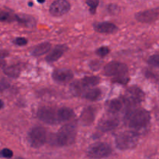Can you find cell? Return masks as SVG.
<instances>
[{
	"mask_svg": "<svg viewBox=\"0 0 159 159\" xmlns=\"http://www.w3.org/2000/svg\"><path fill=\"white\" fill-rule=\"evenodd\" d=\"M77 135V128L75 124H68L64 125L56 134L52 136L51 143L53 145L65 147L74 143Z\"/></svg>",
	"mask_w": 159,
	"mask_h": 159,
	"instance_id": "1",
	"label": "cell"
},
{
	"mask_svg": "<svg viewBox=\"0 0 159 159\" xmlns=\"http://www.w3.org/2000/svg\"><path fill=\"white\" fill-rule=\"evenodd\" d=\"M151 116L148 111L144 109H137L132 112L128 117V125L130 128L138 132L148 125ZM139 134V133H138Z\"/></svg>",
	"mask_w": 159,
	"mask_h": 159,
	"instance_id": "2",
	"label": "cell"
},
{
	"mask_svg": "<svg viewBox=\"0 0 159 159\" xmlns=\"http://www.w3.org/2000/svg\"><path fill=\"white\" fill-rule=\"evenodd\" d=\"M139 141V134L134 130H127L120 133L115 139V143L120 150H129L135 148Z\"/></svg>",
	"mask_w": 159,
	"mask_h": 159,
	"instance_id": "3",
	"label": "cell"
},
{
	"mask_svg": "<svg viewBox=\"0 0 159 159\" xmlns=\"http://www.w3.org/2000/svg\"><path fill=\"white\" fill-rule=\"evenodd\" d=\"M111 153V147L108 144L103 142L95 143L90 145L86 151L87 156L93 159L107 158Z\"/></svg>",
	"mask_w": 159,
	"mask_h": 159,
	"instance_id": "4",
	"label": "cell"
},
{
	"mask_svg": "<svg viewBox=\"0 0 159 159\" xmlns=\"http://www.w3.org/2000/svg\"><path fill=\"white\" fill-rule=\"evenodd\" d=\"M28 141L33 148H38L43 146L47 141V132L43 127H36L28 134Z\"/></svg>",
	"mask_w": 159,
	"mask_h": 159,
	"instance_id": "5",
	"label": "cell"
},
{
	"mask_svg": "<svg viewBox=\"0 0 159 159\" xmlns=\"http://www.w3.org/2000/svg\"><path fill=\"white\" fill-rule=\"evenodd\" d=\"M105 75L110 77H120L127 75L128 72V68L125 64L117 61H112L107 64L104 68Z\"/></svg>",
	"mask_w": 159,
	"mask_h": 159,
	"instance_id": "6",
	"label": "cell"
},
{
	"mask_svg": "<svg viewBox=\"0 0 159 159\" xmlns=\"http://www.w3.org/2000/svg\"><path fill=\"white\" fill-rule=\"evenodd\" d=\"M37 116L43 122L48 124H58L57 110L49 107H41L37 112Z\"/></svg>",
	"mask_w": 159,
	"mask_h": 159,
	"instance_id": "7",
	"label": "cell"
},
{
	"mask_svg": "<svg viewBox=\"0 0 159 159\" xmlns=\"http://www.w3.org/2000/svg\"><path fill=\"white\" fill-rule=\"evenodd\" d=\"M144 97V96L143 92L138 87L133 86L127 90L124 99L128 104L135 105V104H138L142 102Z\"/></svg>",
	"mask_w": 159,
	"mask_h": 159,
	"instance_id": "8",
	"label": "cell"
},
{
	"mask_svg": "<svg viewBox=\"0 0 159 159\" xmlns=\"http://www.w3.org/2000/svg\"><path fill=\"white\" fill-rule=\"evenodd\" d=\"M71 5L67 0H55L50 6V12L54 16H61L70 10Z\"/></svg>",
	"mask_w": 159,
	"mask_h": 159,
	"instance_id": "9",
	"label": "cell"
},
{
	"mask_svg": "<svg viewBox=\"0 0 159 159\" xmlns=\"http://www.w3.org/2000/svg\"><path fill=\"white\" fill-rule=\"evenodd\" d=\"M135 18L141 23H149L155 22L158 18V9L156 8V9H148V10L140 12L136 14Z\"/></svg>",
	"mask_w": 159,
	"mask_h": 159,
	"instance_id": "10",
	"label": "cell"
},
{
	"mask_svg": "<svg viewBox=\"0 0 159 159\" xmlns=\"http://www.w3.org/2000/svg\"><path fill=\"white\" fill-rule=\"evenodd\" d=\"M72 71L67 68H61V69H57L53 72L52 77L54 81L60 83H66V82H70L73 79Z\"/></svg>",
	"mask_w": 159,
	"mask_h": 159,
	"instance_id": "11",
	"label": "cell"
},
{
	"mask_svg": "<svg viewBox=\"0 0 159 159\" xmlns=\"http://www.w3.org/2000/svg\"><path fill=\"white\" fill-rule=\"evenodd\" d=\"M119 125V120L113 116H107L101 120L98 125V129L102 132H108L113 130Z\"/></svg>",
	"mask_w": 159,
	"mask_h": 159,
	"instance_id": "12",
	"label": "cell"
},
{
	"mask_svg": "<svg viewBox=\"0 0 159 159\" xmlns=\"http://www.w3.org/2000/svg\"><path fill=\"white\" fill-rule=\"evenodd\" d=\"M93 28L96 32L100 33V34H113L117 30L116 25L110 22L96 23L93 24Z\"/></svg>",
	"mask_w": 159,
	"mask_h": 159,
	"instance_id": "13",
	"label": "cell"
},
{
	"mask_svg": "<svg viewBox=\"0 0 159 159\" xmlns=\"http://www.w3.org/2000/svg\"><path fill=\"white\" fill-rule=\"evenodd\" d=\"M96 116V110L93 107H88L85 109L80 116V121L83 125L88 126L93 124Z\"/></svg>",
	"mask_w": 159,
	"mask_h": 159,
	"instance_id": "14",
	"label": "cell"
},
{
	"mask_svg": "<svg viewBox=\"0 0 159 159\" xmlns=\"http://www.w3.org/2000/svg\"><path fill=\"white\" fill-rule=\"evenodd\" d=\"M67 51L66 45H57L51 53L46 57V61L48 62H54L58 60L61 57H62L65 51Z\"/></svg>",
	"mask_w": 159,
	"mask_h": 159,
	"instance_id": "15",
	"label": "cell"
},
{
	"mask_svg": "<svg viewBox=\"0 0 159 159\" xmlns=\"http://www.w3.org/2000/svg\"><path fill=\"white\" fill-rule=\"evenodd\" d=\"M99 81H100V79L99 77H96V76H89V77L83 78L82 80L79 81V83L81 85V87H82L84 92L85 90L88 89H90L92 87H94L96 85H97L99 83Z\"/></svg>",
	"mask_w": 159,
	"mask_h": 159,
	"instance_id": "16",
	"label": "cell"
},
{
	"mask_svg": "<svg viewBox=\"0 0 159 159\" xmlns=\"http://www.w3.org/2000/svg\"><path fill=\"white\" fill-rule=\"evenodd\" d=\"M73 116H74V112L71 108L62 107L57 110V118H58L59 123L69 120L73 117Z\"/></svg>",
	"mask_w": 159,
	"mask_h": 159,
	"instance_id": "17",
	"label": "cell"
},
{
	"mask_svg": "<svg viewBox=\"0 0 159 159\" xmlns=\"http://www.w3.org/2000/svg\"><path fill=\"white\" fill-rule=\"evenodd\" d=\"M51 44L49 42H43V43L38 44L34 47L31 51V54L34 56H41L48 53L51 49Z\"/></svg>",
	"mask_w": 159,
	"mask_h": 159,
	"instance_id": "18",
	"label": "cell"
},
{
	"mask_svg": "<svg viewBox=\"0 0 159 159\" xmlns=\"http://www.w3.org/2000/svg\"><path fill=\"white\" fill-rule=\"evenodd\" d=\"M81 96L89 100L95 101L99 99V96H101V90L99 89L90 88L85 90Z\"/></svg>",
	"mask_w": 159,
	"mask_h": 159,
	"instance_id": "19",
	"label": "cell"
},
{
	"mask_svg": "<svg viewBox=\"0 0 159 159\" xmlns=\"http://www.w3.org/2000/svg\"><path fill=\"white\" fill-rule=\"evenodd\" d=\"M122 102L119 99H112L107 103V110L111 114L118 113L122 108Z\"/></svg>",
	"mask_w": 159,
	"mask_h": 159,
	"instance_id": "20",
	"label": "cell"
},
{
	"mask_svg": "<svg viewBox=\"0 0 159 159\" xmlns=\"http://www.w3.org/2000/svg\"><path fill=\"white\" fill-rule=\"evenodd\" d=\"M15 20L18 21L19 23H23V25L26 26L27 27H31V26H34V24H35L34 19L32 16H30L15 15Z\"/></svg>",
	"mask_w": 159,
	"mask_h": 159,
	"instance_id": "21",
	"label": "cell"
},
{
	"mask_svg": "<svg viewBox=\"0 0 159 159\" xmlns=\"http://www.w3.org/2000/svg\"><path fill=\"white\" fill-rule=\"evenodd\" d=\"M4 73L11 78H17L20 74V68L18 65H12L4 69Z\"/></svg>",
	"mask_w": 159,
	"mask_h": 159,
	"instance_id": "22",
	"label": "cell"
},
{
	"mask_svg": "<svg viewBox=\"0 0 159 159\" xmlns=\"http://www.w3.org/2000/svg\"><path fill=\"white\" fill-rule=\"evenodd\" d=\"M15 20V15L6 10H0V21L12 22Z\"/></svg>",
	"mask_w": 159,
	"mask_h": 159,
	"instance_id": "23",
	"label": "cell"
},
{
	"mask_svg": "<svg viewBox=\"0 0 159 159\" xmlns=\"http://www.w3.org/2000/svg\"><path fill=\"white\" fill-rule=\"evenodd\" d=\"M99 2V0H87L86 1V4L88 5L89 7L90 12H91L92 14H94L95 12H96V8L98 7Z\"/></svg>",
	"mask_w": 159,
	"mask_h": 159,
	"instance_id": "24",
	"label": "cell"
},
{
	"mask_svg": "<svg viewBox=\"0 0 159 159\" xmlns=\"http://www.w3.org/2000/svg\"><path fill=\"white\" fill-rule=\"evenodd\" d=\"M148 63L153 67L158 68L159 66V56L158 54H155L153 56H151L148 60Z\"/></svg>",
	"mask_w": 159,
	"mask_h": 159,
	"instance_id": "25",
	"label": "cell"
},
{
	"mask_svg": "<svg viewBox=\"0 0 159 159\" xmlns=\"http://www.w3.org/2000/svg\"><path fill=\"white\" fill-rule=\"evenodd\" d=\"M13 156V152L12 150L9 148H4L2 151H0V157L4 158H11Z\"/></svg>",
	"mask_w": 159,
	"mask_h": 159,
	"instance_id": "26",
	"label": "cell"
},
{
	"mask_svg": "<svg viewBox=\"0 0 159 159\" xmlns=\"http://www.w3.org/2000/svg\"><path fill=\"white\" fill-rule=\"evenodd\" d=\"M110 53V48L108 47H101L96 51V54L100 57H105Z\"/></svg>",
	"mask_w": 159,
	"mask_h": 159,
	"instance_id": "27",
	"label": "cell"
},
{
	"mask_svg": "<svg viewBox=\"0 0 159 159\" xmlns=\"http://www.w3.org/2000/svg\"><path fill=\"white\" fill-rule=\"evenodd\" d=\"M27 40L24 37H17L13 40V43L18 46H24L27 43Z\"/></svg>",
	"mask_w": 159,
	"mask_h": 159,
	"instance_id": "28",
	"label": "cell"
},
{
	"mask_svg": "<svg viewBox=\"0 0 159 159\" xmlns=\"http://www.w3.org/2000/svg\"><path fill=\"white\" fill-rule=\"evenodd\" d=\"M113 81L115 82H118V83L120 84H127L129 82V78L127 75L120 76V77L114 78V80Z\"/></svg>",
	"mask_w": 159,
	"mask_h": 159,
	"instance_id": "29",
	"label": "cell"
},
{
	"mask_svg": "<svg viewBox=\"0 0 159 159\" xmlns=\"http://www.w3.org/2000/svg\"><path fill=\"white\" fill-rule=\"evenodd\" d=\"M119 11V9H118V6H116V5H110L109 6V12H110L113 14L117 13V12Z\"/></svg>",
	"mask_w": 159,
	"mask_h": 159,
	"instance_id": "30",
	"label": "cell"
},
{
	"mask_svg": "<svg viewBox=\"0 0 159 159\" xmlns=\"http://www.w3.org/2000/svg\"><path fill=\"white\" fill-rule=\"evenodd\" d=\"M9 87V83L5 80H0V92L3 91Z\"/></svg>",
	"mask_w": 159,
	"mask_h": 159,
	"instance_id": "31",
	"label": "cell"
},
{
	"mask_svg": "<svg viewBox=\"0 0 159 159\" xmlns=\"http://www.w3.org/2000/svg\"><path fill=\"white\" fill-rule=\"evenodd\" d=\"M9 55V52L5 50H0V59H3L4 57H7Z\"/></svg>",
	"mask_w": 159,
	"mask_h": 159,
	"instance_id": "32",
	"label": "cell"
},
{
	"mask_svg": "<svg viewBox=\"0 0 159 159\" xmlns=\"http://www.w3.org/2000/svg\"><path fill=\"white\" fill-rule=\"evenodd\" d=\"M5 66H6V61L2 59H0V68H2Z\"/></svg>",
	"mask_w": 159,
	"mask_h": 159,
	"instance_id": "33",
	"label": "cell"
},
{
	"mask_svg": "<svg viewBox=\"0 0 159 159\" xmlns=\"http://www.w3.org/2000/svg\"><path fill=\"white\" fill-rule=\"evenodd\" d=\"M3 107H4V102H2V100H1V99H0V110H1V109H2Z\"/></svg>",
	"mask_w": 159,
	"mask_h": 159,
	"instance_id": "34",
	"label": "cell"
},
{
	"mask_svg": "<svg viewBox=\"0 0 159 159\" xmlns=\"http://www.w3.org/2000/svg\"><path fill=\"white\" fill-rule=\"evenodd\" d=\"M37 2H38L39 3H40V4H42V3H43L45 2V0H37Z\"/></svg>",
	"mask_w": 159,
	"mask_h": 159,
	"instance_id": "35",
	"label": "cell"
},
{
	"mask_svg": "<svg viewBox=\"0 0 159 159\" xmlns=\"http://www.w3.org/2000/svg\"><path fill=\"white\" fill-rule=\"evenodd\" d=\"M15 159H24V158H20V157H19V158H15Z\"/></svg>",
	"mask_w": 159,
	"mask_h": 159,
	"instance_id": "36",
	"label": "cell"
}]
</instances>
